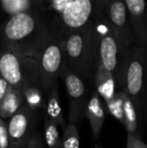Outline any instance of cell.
I'll list each match as a JSON object with an SVG mask.
<instances>
[{
    "instance_id": "obj_1",
    "label": "cell",
    "mask_w": 147,
    "mask_h": 148,
    "mask_svg": "<svg viewBox=\"0 0 147 148\" xmlns=\"http://www.w3.org/2000/svg\"><path fill=\"white\" fill-rule=\"evenodd\" d=\"M52 36L51 23L42 9L10 16L0 29L3 48L36 61Z\"/></svg>"
},
{
    "instance_id": "obj_2",
    "label": "cell",
    "mask_w": 147,
    "mask_h": 148,
    "mask_svg": "<svg viewBox=\"0 0 147 148\" xmlns=\"http://www.w3.org/2000/svg\"><path fill=\"white\" fill-rule=\"evenodd\" d=\"M59 41L63 51L64 66L85 82L94 85L100 59L98 40L92 23L82 29L68 33Z\"/></svg>"
},
{
    "instance_id": "obj_3",
    "label": "cell",
    "mask_w": 147,
    "mask_h": 148,
    "mask_svg": "<svg viewBox=\"0 0 147 148\" xmlns=\"http://www.w3.org/2000/svg\"><path fill=\"white\" fill-rule=\"evenodd\" d=\"M92 25L98 40L100 63L113 75L116 89L121 91L129 51L123 47L107 19L104 10V1H100Z\"/></svg>"
},
{
    "instance_id": "obj_4",
    "label": "cell",
    "mask_w": 147,
    "mask_h": 148,
    "mask_svg": "<svg viewBox=\"0 0 147 148\" xmlns=\"http://www.w3.org/2000/svg\"><path fill=\"white\" fill-rule=\"evenodd\" d=\"M100 1L97 0H52L41 1V9L53 11L59 25L55 36L61 39L68 33L90 25L96 15Z\"/></svg>"
},
{
    "instance_id": "obj_5",
    "label": "cell",
    "mask_w": 147,
    "mask_h": 148,
    "mask_svg": "<svg viewBox=\"0 0 147 148\" xmlns=\"http://www.w3.org/2000/svg\"><path fill=\"white\" fill-rule=\"evenodd\" d=\"M122 91L132 100L139 120H143L147 103V49L133 45L129 50Z\"/></svg>"
},
{
    "instance_id": "obj_6",
    "label": "cell",
    "mask_w": 147,
    "mask_h": 148,
    "mask_svg": "<svg viewBox=\"0 0 147 148\" xmlns=\"http://www.w3.org/2000/svg\"><path fill=\"white\" fill-rule=\"evenodd\" d=\"M0 76L21 92L28 86L40 85L38 61L20 56L3 47L0 50Z\"/></svg>"
},
{
    "instance_id": "obj_7",
    "label": "cell",
    "mask_w": 147,
    "mask_h": 148,
    "mask_svg": "<svg viewBox=\"0 0 147 148\" xmlns=\"http://www.w3.org/2000/svg\"><path fill=\"white\" fill-rule=\"evenodd\" d=\"M60 77L62 79L68 99L69 123L78 124L86 116L87 106L89 101L86 82L63 66Z\"/></svg>"
},
{
    "instance_id": "obj_8",
    "label": "cell",
    "mask_w": 147,
    "mask_h": 148,
    "mask_svg": "<svg viewBox=\"0 0 147 148\" xmlns=\"http://www.w3.org/2000/svg\"><path fill=\"white\" fill-rule=\"evenodd\" d=\"M63 66L64 56L60 41L53 35L38 60L40 86L43 93L48 94L51 85L57 82Z\"/></svg>"
},
{
    "instance_id": "obj_9",
    "label": "cell",
    "mask_w": 147,
    "mask_h": 148,
    "mask_svg": "<svg viewBox=\"0 0 147 148\" xmlns=\"http://www.w3.org/2000/svg\"><path fill=\"white\" fill-rule=\"evenodd\" d=\"M105 14L126 50L134 45L130 16L125 0H104Z\"/></svg>"
},
{
    "instance_id": "obj_10",
    "label": "cell",
    "mask_w": 147,
    "mask_h": 148,
    "mask_svg": "<svg viewBox=\"0 0 147 148\" xmlns=\"http://www.w3.org/2000/svg\"><path fill=\"white\" fill-rule=\"evenodd\" d=\"M36 112L23 105L18 111L10 118L7 131L10 148L26 147L35 127Z\"/></svg>"
},
{
    "instance_id": "obj_11",
    "label": "cell",
    "mask_w": 147,
    "mask_h": 148,
    "mask_svg": "<svg viewBox=\"0 0 147 148\" xmlns=\"http://www.w3.org/2000/svg\"><path fill=\"white\" fill-rule=\"evenodd\" d=\"M133 29L134 45L147 49V0H125Z\"/></svg>"
},
{
    "instance_id": "obj_12",
    "label": "cell",
    "mask_w": 147,
    "mask_h": 148,
    "mask_svg": "<svg viewBox=\"0 0 147 148\" xmlns=\"http://www.w3.org/2000/svg\"><path fill=\"white\" fill-rule=\"evenodd\" d=\"M107 114V109L106 104L94 89L89 98L86 110V116L90 123L92 134L94 139H98L100 137Z\"/></svg>"
},
{
    "instance_id": "obj_13",
    "label": "cell",
    "mask_w": 147,
    "mask_h": 148,
    "mask_svg": "<svg viewBox=\"0 0 147 148\" xmlns=\"http://www.w3.org/2000/svg\"><path fill=\"white\" fill-rule=\"evenodd\" d=\"M94 85L96 92L105 103L108 102L117 92L113 75L101 63L99 64L94 75Z\"/></svg>"
},
{
    "instance_id": "obj_14",
    "label": "cell",
    "mask_w": 147,
    "mask_h": 148,
    "mask_svg": "<svg viewBox=\"0 0 147 148\" xmlns=\"http://www.w3.org/2000/svg\"><path fill=\"white\" fill-rule=\"evenodd\" d=\"M46 103V117L57 127L60 126L65 128V121L62 114V109L60 103L59 96V85L58 82H54L49 92Z\"/></svg>"
},
{
    "instance_id": "obj_15",
    "label": "cell",
    "mask_w": 147,
    "mask_h": 148,
    "mask_svg": "<svg viewBox=\"0 0 147 148\" xmlns=\"http://www.w3.org/2000/svg\"><path fill=\"white\" fill-rule=\"evenodd\" d=\"M24 100L20 90L9 86L8 91L0 103V118L10 119L23 105Z\"/></svg>"
},
{
    "instance_id": "obj_16",
    "label": "cell",
    "mask_w": 147,
    "mask_h": 148,
    "mask_svg": "<svg viewBox=\"0 0 147 148\" xmlns=\"http://www.w3.org/2000/svg\"><path fill=\"white\" fill-rule=\"evenodd\" d=\"M41 1L33 0H1L0 7L1 9L10 16L26 13L32 10H39L41 8L36 7L40 4Z\"/></svg>"
},
{
    "instance_id": "obj_17",
    "label": "cell",
    "mask_w": 147,
    "mask_h": 148,
    "mask_svg": "<svg viewBox=\"0 0 147 148\" xmlns=\"http://www.w3.org/2000/svg\"><path fill=\"white\" fill-rule=\"evenodd\" d=\"M123 125L127 134H136L139 127V117L136 108L127 95L125 94L123 104Z\"/></svg>"
},
{
    "instance_id": "obj_18",
    "label": "cell",
    "mask_w": 147,
    "mask_h": 148,
    "mask_svg": "<svg viewBox=\"0 0 147 148\" xmlns=\"http://www.w3.org/2000/svg\"><path fill=\"white\" fill-rule=\"evenodd\" d=\"M26 106L32 111L42 108L44 106L43 92L40 85H30L22 91Z\"/></svg>"
},
{
    "instance_id": "obj_19",
    "label": "cell",
    "mask_w": 147,
    "mask_h": 148,
    "mask_svg": "<svg viewBox=\"0 0 147 148\" xmlns=\"http://www.w3.org/2000/svg\"><path fill=\"white\" fill-rule=\"evenodd\" d=\"M44 139L48 148H62V141L57 126L46 116L44 117Z\"/></svg>"
},
{
    "instance_id": "obj_20",
    "label": "cell",
    "mask_w": 147,
    "mask_h": 148,
    "mask_svg": "<svg viewBox=\"0 0 147 148\" xmlns=\"http://www.w3.org/2000/svg\"><path fill=\"white\" fill-rule=\"evenodd\" d=\"M125 93L121 91H117L113 97L106 104L107 112L112 114L117 121L123 124V104H124Z\"/></svg>"
},
{
    "instance_id": "obj_21",
    "label": "cell",
    "mask_w": 147,
    "mask_h": 148,
    "mask_svg": "<svg viewBox=\"0 0 147 148\" xmlns=\"http://www.w3.org/2000/svg\"><path fill=\"white\" fill-rule=\"evenodd\" d=\"M62 141V148H79L80 140L76 125L69 123L64 128Z\"/></svg>"
},
{
    "instance_id": "obj_22",
    "label": "cell",
    "mask_w": 147,
    "mask_h": 148,
    "mask_svg": "<svg viewBox=\"0 0 147 148\" xmlns=\"http://www.w3.org/2000/svg\"><path fill=\"white\" fill-rule=\"evenodd\" d=\"M0 148H10L7 123L0 118Z\"/></svg>"
},
{
    "instance_id": "obj_23",
    "label": "cell",
    "mask_w": 147,
    "mask_h": 148,
    "mask_svg": "<svg viewBox=\"0 0 147 148\" xmlns=\"http://www.w3.org/2000/svg\"><path fill=\"white\" fill-rule=\"evenodd\" d=\"M25 148H42L41 136L38 134H33L30 137V139H29V142H28Z\"/></svg>"
},
{
    "instance_id": "obj_24",
    "label": "cell",
    "mask_w": 147,
    "mask_h": 148,
    "mask_svg": "<svg viewBox=\"0 0 147 148\" xmlns=\"http://www.w3.org/2000/svg\"><path fill=\"white\" fill-rule=\"evenodd\" d=\"M9 86L10 85L8 84V82L3 78H2L0 76V103L5 96V95L8 91Z\"/></svg>"
},
{
    "instance_id": "obj_25",
    "label": "cell",
    "mask_w": 147,
    "mask_h": 148,
    "mask_svg": "<svg viewBox=\"0 0 147 148\" xmlns=\"http://www.w3.org/2000/svg\"><path fill=\"white\" fill-rule=\"evenodd\" d=\"M134 148H147L146 144L140 140L137 134L134 135Z\"/></svg>"
},
{
    "instance_id": "obj_26",
    "label": "cell",
    "mask_w": 147,
    "mask_h": 148,
    "mask_svg": "<svg viewBox=\"0 0 147 148\" xmlns=\"http://www.w3.org/2000/svg\"><path fill=\"white\" fill-rule=\"evenodd\" d=\"M134 135L135 134H127V144H126V148H134Z\"/></svg>"
},
{
    "instance_id": "obj_27",
    "label": "cell",
    "mask_w": 147,
    "mask_h": 148,
    "mask_svg": "<svg viewBox=\"0 0 147 148\" xmlns=\"http://www.w3.org/2000/svg\"><path fill=\"white\" fill-rule=\"evenodd\" d=\"M94 148H102V147H101V145L97 144V145L95 146V147H94Z\"/></svg>"
},
{
    "instance_id": "obj_28",
    "label": "cell",
    "mask_w": 147,
    "mask_h": 148,
    "mask_svg": "<svg viewBox=\"0 0 147 148\" xmlns=\"http://www.w3.org/2000/svg\"><path fill=\"white\" fill-rule=\"evenodd\" d=\"M145 118H147V103H146V117Z\"/></svg>"
},
{
    "instance_id": "obj_29",
    "label": "cell",
    "mask_w": 147,
    "mask_h": 148,
    "mask_svg": "<svg viewBox=\"0 0 147 148\" xmlns=\"http://www.w3.org/2000/svg\"><path fill=\"white\" fill-rule=\"evenodd\" d=\"M23 148H25V147H23Z\"/></svg>"
}]
</instances>
